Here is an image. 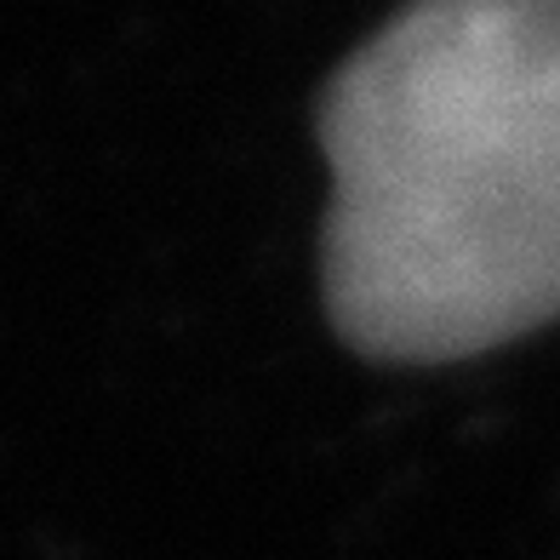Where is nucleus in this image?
Returning <instances> with one entry per match:
<instances>
[{"label":"nucleus","instance_id":"obj_1","mask_svg":"<svg viewBox=\"0 0 560 560\" xmlns=\"http://www.w3.org/2000/svg\"><path fill=\"white\" fill-rule=\"evenodd\" d=\"M326 303L384 361H457L560 315V0L395 18L326 92Z\"/></svg>","mask_w":560,"mask_h":560}]
</instances>
